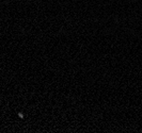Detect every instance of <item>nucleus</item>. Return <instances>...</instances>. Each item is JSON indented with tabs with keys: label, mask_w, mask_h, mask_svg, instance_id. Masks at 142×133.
Wrapping results in <instances>:
<instances>
[{
	"label": "nucleus",
	"mask_w": 142,
	"mask_h": 133,
	"mask_svg": "<svg viewBox=\"0 0 142 133\" xmlns=\"http://www.w3.org/2000/svg\"><path fill=\"white\" fill-rule=\"evenodd\" d=\"M18 115H19V117H21V118H24V115H22L21 113H18Z\"/></svg>",
	"instance_id": "nucleus-1"
}]
</instances>
